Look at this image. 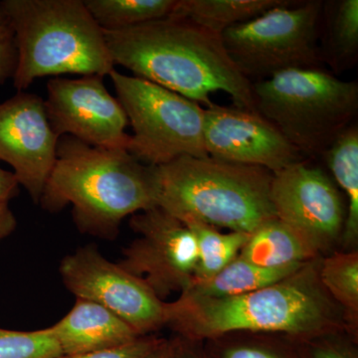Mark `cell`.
I'll return each mask as SVG.
<instances>
[{
  "instance_id": "obj_1",
  "label": "cell",
  "mask_w": 358,
  "mask_h": 358,
  "mask_svg": "<svg viewBox=\"0 0 358 358\" xmlns=\"http://www.w3.org/2000/svg\"><path fill=\"white\" fill-rule=\"evenodd\" d=\"M166 326L190 343L238 331L285 334L306 343L343 329L338 308L320 282L317 259L251 293L224 298L180 294L166 303Z\"/></svg>"
},
{
  "instance_id": "obj_2",
  "label": "cell",
  "mask_w": 358,
  "mask_h": 358,
  "mask_svg": "<svg viewBox=\"0 0 358 358\" xmlns=\"http://www.w3.org/2000/svg\"><path fill=\"white\" fill-rule=\"evenodd\" d=\"M115 65L134 76L213 105L210 94H229L233 106L257 112L253 85L238 71L220 35L180 18L166 17L133 27L103 30Z\"/></svg>"
},
{
  "instance_id": "obj_3",
  "label": "cell",
  "mask_w": 358,
  "mask_h": 358,
  "mask_svg": "<svg viewBox=\"0 0 358 358\" xmlns=\"http://www.w3.org/2000/svg\"><path fill=\"white\" fill-rule=\"evenodd\" d=\"M39 204L51 213L72 205L78 229L113 240L124 218L157 206V166L127 150L92 147L63 136Z\"/></svg>"
},
{
  "instance_id": "obj_4",
  "label": "cell",
  "mask_w": 358,
  "mask_h": 358,
  "mask_svg": "<svg viewBox=\"0 0 358 358\" xmlns=\"http://www.w3.org/2000/svg\"><path fill=\"white\" fill-rule=\"evenodd\" d=\"M17 64L13 85L25 91L38 78L63 74L109 76L115 64L102 28L84 0H3Z\"/></svg>"
},
{
  "instance_id": "obj_5",
  "label": "cell",
  "mask_w": 358,
  "mask_h": 358,
  "mask_svg": "<svg viewBox=\"0 0 358 358\" xmlns=\"http://www.w3.org/2000/svg\"><path fill=\"white\" fill-rule=\"evenodd\" d=\"M273 176L263 167L185 155L157 166V206L181 221L252 234L277 218Z\"/></svg>"
},
{
  "instance_id": "obj_6",
  "label": "cell",
  "mask_w": 358,
  "mask_h": 358,
  "mask_svg": "<svg viewBox=\"0 0 358 358\" xmlns=\"http://www.w3.org/2000/svg\"><path fill=\"white\" fill-rule=\"evenodd\" d=\"M253 85L256 110L306 159L322 157L358 113V84L324 68L284 71Z\"/></svg>"
},
{
  "instance_id": "obj_7",
  "label": "cell",
  "mask_w": 358,
  "mask_h": 358,
  "mask_svg": "<svg viewBox=\"0 0 358 358\" xmlns=\"http://www.w3.org/2000/svg\"><path fill=\"white\" fill-rule=\"evenodd\" d=\"M109 76L133 128L129 154L152 166L185 155L208 157L204 147V108L200 103L117 70Z\"/></svg>"
},
{
  "instance_id": "obj_8",
  "label": "cell",
  "mask_w": 358,
  "mask_h": 358,
  "mask_svg": "<svg viewBox=\"0 0 358 358\" xmlns=\"http://www.w3.org/2000/svg\"><path fill=\"white\" fill-rule=\"evenodd\" d=\"M322 0L289 1L221 34L233 64L252 84L284 71L322 67Z\"/></svg>"
},
{
  "instance_id": "obj_9",
  "label": "cell",
  "mask_w": 358,
  "mask_h": 358,
  "mask_svg": "<svg viewBox=\"0 0 358 358\" xmlns=\"http://www.w3.org/2000/svg\"><path fill=\"white\" fill-rule=\"evenodd\" d=\"M129 226L138 237L117 264L159 300L189 288L199 257L189 228L159 206L134 214Z\"/></svg>"
},
{
  "instance_id": "obj_10",
  "label": "cell",
  "mask_w": 358,
  "mask_h": 358,
  "mask_svg": "<svg viewBox=\"0 0 358 358\" xmlns=\"http://www.w3.org/2000/svg\"><path fill=\"white\" fill-rule=\"evenodd\" d=\"M61 278L68 291L114 313L140 336L166 326V303L95 246L78 249L61 262Z\"/></svg>"
},
{
  "instance_id": "obj_11",
  "label": "cell",
  "mask_w": 358,
  "mask_h": 358,
  "mask_svg": "<svg viewBox=\"0 0 358 358\" xmlns=\"http://www.w3.org/2000/svg\"><path fill=\"white\" fill-rule=\"evenodd\" d=\"M44 103L51 128L59 138L70 136L92 147L128 150V117L120 101L106 88L103 76L51 78Z\"/></svg>"
},
{
  "instance_id": "obj_12",
  "label": "cell",
  "mask_w": 358,
  "mask_h": 358,
  "mask_svg": "<svg viewBox=\"0 0 358 358\" xmlns=\"http://www.w3.org/2000/svg\"><path fill=\"white\" fill-rule=\"evenodd\" d=\"M271 201L275 217L298 231L320 251L343 231L345 209L334 181L307 159L273 176Z\"/></svg>"
},
{
  "instance_id": "obj_13",
  "label": "cell",
  "mask_w": 358,
  "mask_h": 358,
  "mask_svg": "<svg viewBox=\"0 0 358 358\" xmlns=\"http://www.w3.org/2000/svg\"><path fill=\"white\" fill-rule=\"evenodd\" d=\"M204 147L212 159L273 174L308 159L258 112L216 103L204 108Z\"/></svg>"
},
{
  "instance_id": "obj_14",
  "label": "cell",
  "mask_w": 358,
  "mask_h": 358,
  "mask_svg": "<svg viewBox=\"0 0 358 358\" xmlns=\"http://www.w3.org/2000/svg\"><path fill=\"white\" fill-rule=\"evenodd\" d=\"M58 141L38 95L20 91L0 103V160L13 167L35 204L55 164Z\"/></svg>"
},
{
  "instance_id": "obj_15",
  "label": "cell",
  "mask_w": 358,
  "mask_h": 358,
  "mask_svg": "<svg viewBox=\"0 0 358 358\" xmlns=\"http://www.w3.org/2000/svg\"><path fill=\"white\" fill-rule=\"evenodd\" d=\"M48 329L66 355L112 350L141 338L114 313L84 299H76L72 310Z\"/></svg>"
},
{
  "instance_id": "obj_16",
  "label": "cell",
  "mask_w": 358,
  "mask_h": 358,
  "mask_svg": "<svg viewBox=\"0 0 358 358\" xmlns=\"http://www.w3.org/2000/svg\"><path fill=\"white\" fill-rule=\"evenodd\" d=\"M319 47L322 65L334 75L352 69L358 60V0H327L322 4Z\"/></svg>"
},
{
  "instance_id": "obj_17",
  "label": "cell",
  "mask_w": 358,
  "mask_h": 358,
  "mask_svg": "<svg viewBox=\"0 0 358 358\" xmlns=\"http://www.w3.org/2000/svg\"><path fill=\"white\" fill-rule=\"evenodd\" d=\"M320 252L307 237L274 218L250 235L239 256L262 267L275 268L310 262Z\"/></svg>"
},
{
  "instance_id": "obj_18",
  "label": "cell",
  "mask_w": 358,
  "mask_h": 358,
  "mask_svg": "<svg viewBox=\"0 0 358 358\" xmlns=\"http://www.w3.org/2000/svg\"><path fill=\"white\" fill-rule=\"evenodd\" d=\"M306 264L268 268L249 262L238 255L218 274L204 281L193 282L189 288L180 294L199 298L240 296L282 281Z\"/></svg>"
},
{
  "instance_id": "obj_19",
  "label": "cell",
  "mask_w": 358,
  "mask_h": 358,
  "mask_svg": "<svg viewBox=\"0 0 358 358\" xmlns=\"http://www.w3.org/2000/svg\"><path fill=\"white\" fill-rule=\"evenodd\" d=\"M289 0H178L169 17L180 18L213 34L246 22Z\"/></svg>"
},
{
  "instance_id": "obj_20",
  "label": "cell",
  "mask_w": 358,
  "mask_h": 358,
  "mask_svg": "<svg viewBox=\"0 0 358 358\" xmlns=\"http://www.w3.org/2000/svg\"><path fill=\"white\" fill-rule=\"evenodd\" d=\"M322 157L348 199L343 240L345 245H352L358 237L357 124L345 129Z\"/></svg>"
},
{
  "instance_id": "obj_21",
  "label": "cell",
  "mask_w": 358,
  "mask_h": 358,
  "mask_svg": "<svg viewBox=\"0 0 358 358\" xmlns=\"http://www.w3.org/2000/svg\"><path fill=\"white\" fill-rule=\"evenodd\" d=\"M182 222L196 241L199 257L193 282L204 281L218 274L239 255L251 235L235 231L222 233L218 228L194 219H185Z\"/></svg>"
},
{
  "instance_id": "obj_22",
  "label": "cell",
  "mask_w": 358,
  "mask_h": 358,
  "mask_svg": "<svg viewBox=\"0 0 358 358\" xmlns=\"http://www.w3.org/2000/svg\"><path fill=\"white\" fill-rule=\"evenodd\" d=\"M178 0H84L103 30H117L164 20L173 13Z\"/></svg>"
},
{
  "instance_id": "obj_23",
  "label": "cell",
  "mask_w": 358,
  "mask_h": 358,
  "mask_svg": "<svg viewBox=\"0 0 358 358\" xmlns=\"http://www.w3.org/2000/svg\"><path fill=\"white\" fill-rule=\"evenodd\" d=\"M320 279L327 293L357 322L358 315V254L336 253L320 266Z\"/></svg>"
},
{
  "instance_id": "obj_24",
  "label": "cell",
  "mask_w": 358,
  "mask_h": 358,
  "mask_svg": "<svg viewBox=\"0 0 358 358\" xmlns=\"http://www.w3.org/2000/svg\"><path fill=\"white\" fill-rule=\"evenodd\" d=\"M62 355L49 329L33 331L0 329V358H56Z\"/></svg>"
},
{
  "instance_id": "obj_25",
  "label": "cell",
  "mask_w": 358,
  "mask_h": 358,
  "mask_svg": "<svg viewBox=\"0 0 358 358\" xmlns=\"http://www.w3.org/2000/svg\"><path fill=\"white\" fill-rule=\"evenodd\" d=\"M210 341L214 345L204 352L207 358H301L300 352L268 343Z\"/></svg>"
},
{
  "instance_id": "obj_26",
  "label": "cell",
  "mask_w": 358,
  "mask_h": 358,
  "mask_svg": "<svg viewBox=\"0 0 358 358\" xmlns=\"http://www.w3.org/2000/svg\"><path fill=\"white\" fill-rule=\"evenodd\" d=\"M162 338L155 336H141L128 345L101 350V352L80 353V355H62L56 358H145L159 345Z\"/></svg>"
},
{
  "instance_id": "obj_27",
  "label": "cell",
  "mask_w": 358,
  "mask_h": 358,
  "mask_svg": "<svg viewBox=\"0 0 358 358\" xmlns=\"http://www.w3.org/2000/svg\"><path fill=\"white\" fill-rule=\"evenodd\" d=\"M17 64V51L14 43L13 32L4 20L0 21V85L13 78Z\"/></svg>"
},
{
  "instance_id": "obj_28",
  "label": "cell",
  "mask_w": 358,
  "mask_h": 358,
  "mask_svg": "<svg viewBox=\"0 0 358 358\" xmlns=\"http://www.w3.org/2000/svg\"><path fill=\"white\" fill-rule=\"evenodd\" d=\"M308 343V352L301 350V358H357L355 352L350 350L348 346L338 345V343H315L313 341H306Z\"/></svg>"
},
{
  "instance_id": "obj_29",
  "label": "cell",
  "mask_w": 358,
  "mask_h": 358,
  "mask_svg": "<svg viewBox=\"0 0 358 358\" xmlns=\"http://www.w3.org/2000/svg\"><path fill=\"white\" fill-rule=\"evenodd\" d=\"M20 185L13 171L0 167V202H8L20 194Z\"/></svg>"
},
{
  "instance_id": "obj_30",
  "label": "cell",
  "mask_w": 358,
  "mask_h": 358,
  "mask_svg": "<svg viewBox=\"0 0 358 358\" xmlns=\"http://www.w3.org/2000/svg\"><path fill=\"white\" fill-rule=\"evenodd\" d=\"M17 220L8 202H0V242L10 236L16 229Z\"/></svg>"
},
{
  "instance_id": "obj_31",
  "label": "cell",
  "mask_w": 358,
  "mask_h": 358,
  "mask_svg": "<svg viewBox=\"0 0 358 358\" xmlns=\"http://www.w3.org/2000/svg\"><path fill=\"white\" fill-rule=\"evenodd\" d=\"M174 358H207L204 352H200L194 343L178 339L174 341Z\"/></svg>"
},
{
  "instance_id": "obj_32",
  "label": "cell",
  "mask_w": 358,
  "mask_h": 358,
  "mask_svg": "<svg viewBox=\"0 0 358 358\" xmlns=\"http://www.w3.org/2000/svg\"><path fill=\"white\" fill-rule=\"evenodd\" d=\"M145 358H174V341L162 339Z\"/></svg>"
},
{
  "instance_id": "obj_33",
  "label": "cell",
  "mask_w": 358,
  "mask_h": 358,
  "mask_svg": "<svg viewBox=\"0 0 358 358\" xmlns=\"http://www.w3.org/2000/svg\"><path fill=\"white\" fill-rule=\"evenodd\" d=\"M2 20H4V15L3 13H2V11L0 10V21H1Z\"/></svg>"
}]
</instances>
